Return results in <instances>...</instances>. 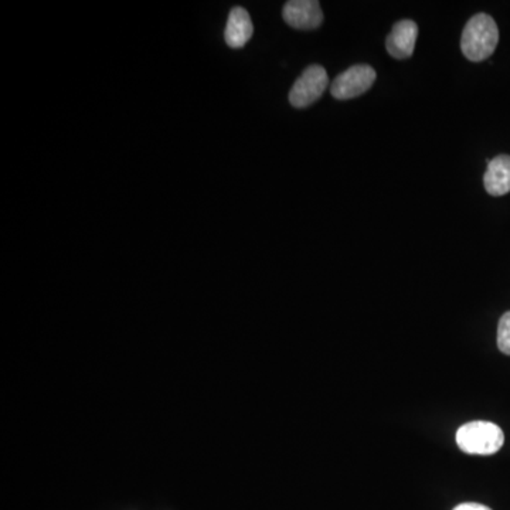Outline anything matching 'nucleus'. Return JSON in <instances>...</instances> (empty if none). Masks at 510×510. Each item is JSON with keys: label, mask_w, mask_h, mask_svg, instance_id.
Returning a JSON list of instances; mask_svg holds the SVG:
<instances>
[{"label": "nucleus", "mask_w": 510, "mask_h": 510, "mask_svg": "<svg viewBox=\"0 0 510 510\" xmlns=\"http://www.w3.org/2000/svg\"><path fill=\"white\" fill-rule=\"evenodd\" d=\"M328 86L329 78L325 68L310 66L293 84L290 102L295 108H306L322 97Z\"/></svg>", "instance_id": "7ed1b4c3"}, {"label": "nucleus", "mask_w": 510, "mask_h": 510, "mask_svg": "<svg viewBox=\"0 0 510 510\" xmlns=\"http://www.w3.org/2000/svg\"><path fill=\"white\" fill-rule=\"evenodd\" d=\"M418 26L413 20H402L393 26L386 40L387 51L397 60L412 57L417 42Z\"/></svg>", "instance_id": "423d86ee"}, {"label": "nucleus", "mask_w": 510, "mask_h": 510, "mask_svg": "<svg viewBox=\"0 0 510 510\" xmlns=\"http://www.w3.org/2000/svg\"><path fill=\"white\" fill-rule=\"evenodd\" d=\"M254 33L251 17L244 7H233L227 19L224 40L231 48H241L250 42Z\"/></svg>", "instance_id": "0eeeda50"}, {"label": "nucleus", "mask_w": 510, "mask_h": 510, "mask_svg": "<svg viewBox=\"0 0 510 510\" xmlns=\"http://www.w3.org/2000/svg\"><path fill=\"white\" fill-rule=\"evenodd\" d=\"M454 510H492L489 509L488 506H484V505L479 504H461L455 507Z\"/></svg>", "instance_id": "9d476101"}, {"label": "nucleus", "mask_w": 510, "mask_h": 510, "mask_svg": "<svg viewBox=\"0 0 510 510\" xmlns=\"http://www.w3.org/2000/svg\"><path fill=\"white\" fill-rule=\"evenodd\" d=\"M285 22L298 30L318 29L323 22V12L316 0H291L282 9Z\"/></svg>", "instance_id": "39448f33"}, {"label": "nucleus", "mask_w": 510, "mask_h": 510, "mask_svg": "<svg viewBox=\"0 0 510 510\" xmlns=\"http://www.w3.org/2000/svg\"><path fill=\"white\" fill-rule=\"evenodd\" d=\"M504 443V431L489 421H472L456 431L459 450L471 455H494Z\"/></svg>", "instance_id": "f03ea898"}, {"label": "nucleus", "mask_w": 510, "mask_h": 510, "mask_svg": "<svg viewBox=\"0 0 510 510\" xmlns=\"http://www.w3.org/2000/svg\"><path fill=\"white\" fill-rule=\"evenodd\" d=\"M499 43V29L489 15L479 13L466 23L461 37V50L474 63L486 60L494 55Z\"/></svg>", "instance_id": "f257e3e1"}, {"label": "nucleus", "mask_w": 510, "mask_h": 510, "mask_svg": "<svg viewBox=\"0 0 510 510\" xmlns=\"http://www.w3.org/2000/svg\"><path fill=\"white\" fill-rule=\"evenodd\" d=\"M484 185L491 196H505L510 191V157L499 155L489 162Z\"/></svg>", "instance_id": "6e6552de"}, {"label": "nucleus", "mask_w": 510, "mask_h": 510, "mask_svg": "<svg viewBox=\"0 0 510 510\" xmlns=\"http://www.w3.org/2000/svg\"><path fill=\"white\" fill-rule=\"evenodd\" d=\"M376 81V71L366 64L353 66L336 76L332 83L331 93L336 99H352L372 88Z\"/></svg>", "instance_id": "20e7f679"}, {"label": "nucleus", "mask_w": 510, "mask_h": 510, "mask_svg": "<svg viewBox=\"0 0 510 510\" xmlns=\"http://www.w3.org/2000/svg\"><path fill=\"white\" fill-rule=\"evenodd\" d=\"M497 348L510 356V311L504 313L497 326Z\"/></svg>", "instance_id": "1a4fd4ad"}]
</instances>
